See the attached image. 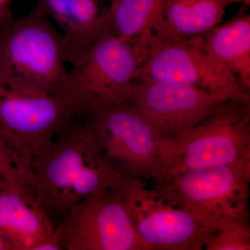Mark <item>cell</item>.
I'll use <instances>...</instances> for the list:
<instances>
[{"instance_id":"e0dca14e","label":"cell","mask_w":250,"mask_h":250,"mask_svg":"<svg viewBox=\"0 0 250 250\" xmlns=\"http://www.w3.org/2000/svg\"><path fill=\"white\" fill-rule=\"evenodd\" d=\"M0 189L37 195L31 162L0 136Z\"/></svg>"},{"instance_id":"8fae6325","label":"cell","mask_w":250,"mask_h":250,"mask_svg":"<svg viewBox=\"0 0 250 250\" xmlns=\"http://www.w3.org/2000/svg\"><path fill=\"white\" fill-rule=\"evenodd\" d=\"M224 101L183 83L136 78L126 103L147 122L157 142H164L182 136Z\"/></svg>"},{"instance_id":"ac0fdd59","label":"cell","mask_w":250,"mask_h":250,"mask_svg":"<svg viewBox=\"0 0 250 250\" xmlns=\"http://www.w3.org/2000/svg\"><path fill=\"white\" fill-rule=\"evenodd\" d=\"M206 250H250V226H229L210 229L206 237Z\"/></svg>"},{"instance_id":"3957f363","label":"cell","mask_w":250,"mask_h":250,"mask_svg":"<svg viewBox=\"0 0 250 250\" xmlns=\"http://www.w3.org/2000/svg\"><path fill=\"white\" fill-rule=\"evenodd\" d=\"M153 45V36L126 41L107 31L72 54L67 102L82 118L94 105L126 103Z\"/></svg>"},{"instance_id":"ffe728a7","label":"cell","mask_w":250,"mask_h":250,"mask_svg":"<svg viewBox=\"0 0 250 250\" xmlns=\"http://www.w3.org/2000/svg\"><path fill=\"white\" fill-rule=\"evenodd\" d=\"M0 250H12L11 247L0 237Z\"/></svg>"},{"instance_id":"5bb4252c","label":"cell","mask_w":250,"mask_h":250,"mask_svg":"<svg viewBox=\"0 0 250 250\" xmlns=\"http://www.w3.org/2000/svg\"><path fill=\"white\" fill-rule=\"evenodd\" d=\"M236 0H166L153 45L202 36L222 22Z\"/></svg>"},{"instance_id":"9c48e42d","label":"cell","mask_w":250,"mask_h":250,"mask_svg":"<svg viewBox=\"0 0 250 250\" xmlns=\"http://www.w3.org/2000/svg\"><path fill=\"white\" fill-rule=\"evenodd\" d=\"M136 78L183 83L221 100L250 102V92L209 53L203 36L154 44Z\"/></svg>"},{"instance_id":"7402d4cb","label":"cell","mask_w":250,"mask_h":250,"mask_svg":"<svg viewBox=\"0 0 250 250\" xmlns=\"http://www.w3.org/2000/svg\"><path fill=\"white\" fill-rule=\"evenodd\" d=\"M114 1V0H111V1Z\"/></svg>"},{"instance_id":"5b68a950","label":"cell","mask_w":250,"mask_h":250,"mask_svg":"<svg viewBox=\"0 0 250 250\" xmlns=\"http://www.w3.org/2000/svg\"><path fill=\"white\" fill-rule=\"evenodd\" d=\"M192 218L208 229L250 226V158L157 179Z\"/></svg>"},{"instance_id":"6da1fadb","label":"cell","mask_w":250,"mask_h":250,"mask_svg":"<svg viewBox=\"0 0 250 250\" xmlns=\"http://www.w3.org/2000/svg\"><path fill=\"white\" fill-rule=\"evenodd\" d=\"M38 197L50 218L110 187L117 174L97 152L83 118L62 130L31 160Z\"/></svg>"},{"instance_id":"8992f818","label":"cell","mask_w":250,"mask_h":250,"mask_svg":"<svg viewBox=\"0 0 250 250\" xmlns=\"http://www.w3.org/2000/svg\"><path fill=\"white\" fill-rule=\"evenodd\" d=\"M82 118L97 152L111 170L148 182L161 178L157 139L147 122L129 104H98Z\"/></svg>"},{"instance_id":"2e32d148","label":"cell","mask_w":250,"mask_h":250,"mask_svg":"<svg viewBox=\"0 0 250 250\" xmlns=\"http://www.w3.org/2000/svg\"><path fill=\"white\" fill-rule=\"evenodd\" d=\"M166 0H114L110 3L108 31L126 41L154 36Z\"/></svg>"},{"instance_id":"7a4b0ae2","label":"cell","mask_w":250,"mask_h":250,"mask_svg":"<svg viewBox=\"0 0 250 250\" xmlns=\"http://www.w3.org/2000/svg\"><path fill=\"white\" fill-rule=\"evenodd\" d=\"M70 57L65 36L37 4L0 30V80L67 103Z\"/></svg>"},{"instance_id":"52a82bcc","label":"cell","mask_w":250,"mask_h":250,"mask_svg":"<svg viewBox=\"0 0 250 250\" xmlns=\"http://www.w3.org/2000/svg\"><path fill=\"white\" fill-rule=\"evenodd\" d=\"M113 187L147 250H204L210 229L192 218L160 182L117 174Z\"/></svg>"},{"instance_id":"30bf717a","label":"cell","mask_w":250,"mask_h":250,"mask_svg":"<svg viewBox=\"0 0 250 250\" xmlns=\"http://www.w3.org/2000/svg\"><path fill=\"white\" fill-rule=\"evenodd\" d=\"M54 231L63 250H147L114 187L72 206Z\"/></svg>"},{"instance_id":"44dd1931","label":"cell","mask_w":250,"mask_h":250,"mask_svg":"<svg viewBox=\"0 0 250 250\" xmlns=\"http://www.w3.org/2000/svg\"><path fill=\"white\" fill-rule=\"evenodd\" d=\"M237 3H243V5L249 7L250 5V0H236Z\"/></svg>"},{"instance_id":"7c38bea8","label":"cell","mask_w":250,"mask_h":250,"mask_svg":"<svg viewBox=\"0 0 250 250\" xmlns=\"http://www.w3.org/2000/svg\"><path fill=\"white\" fill-rule=\"evenodd\" d=\"M55 224L29 192L0 189V237L12 250H34L54 235Z\"/></svg>"},{"instance_id":"4fadbf2b","label":"cell","mask_w":250,"mask_h":250,"mask_svg":"<svg viewBox=\"0 0 250 250\" xmlns=\"http://www.w3.org/2000/svg\"><path fill=\"white\" fill-rule=\"evenodd\" d=\"M36 4L62 31L71 54L88 47L109 28V8L102 11L98 0H37Z\"/></svg>"},{"instance_id":"277c9868","label":"cell","mask_w":250,"mask_h":250,"mask_svg":"<svg viewBox=\"0 0 250 250\" xmlns=\"http://www.w3.org/2000/svg\"><path fill=\"white\" fill-rule=\"evenodd\" d=\"M157 151L163 163L162 177L250 158V102H223L182 136L157 142Z\"/></svg>"},{"instance_id":"9a60e30c","label":"cell","mask_w":250,"mask_h":250,"mask_svg":"<svg viewBox=\"0 0 250 250\" xmlns=\"http://www.w3.org/2000/svg\"><path fill=\"white\" fill-rule=\"evenodd\" d=\"M241 8L228 22L204 34L209 53L234 74L250 92V15Z\"/></svg>"},{"instance_id":"d6986e66","label":"cell","mask_w":250,"mask_h":250,"mask_svg":"<svg viewBox=\"0 0 250 250\" xmlns=\"http://www.w3.org/2000/svg\"><path fill=\"white\" fill-rule=\"evenodd\" d=\"M13 0H0V30L6 27L14 19L11 11Z\"/></svg>"},{"instance_id":"ba28073f","label":"cell","mask_w":250,"mask_h":250,"mask_svg":"<svg viewBox=\"0 0 250 250\" xmlns=\"http://www.w3.org/2000/svg\"><path fill=\"white\" fill-rule=\"evenodd\" d=\"M78 118L59 97L0 80V136L31 162Z\"/></svg>"}]
</instances>
